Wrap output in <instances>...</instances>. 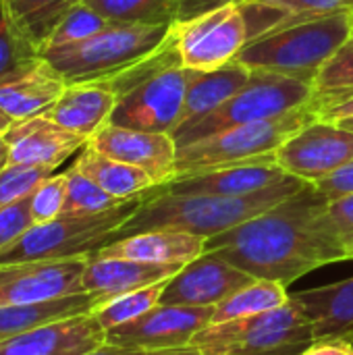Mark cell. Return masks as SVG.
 Instances as JSON below:
<instances>
[{"mask_svg": "<svg viewBox=\"0 0 353 355\" xmlns=\"http://www.w3.org/2000/svg\"><path fill=\"white\" fill-rule=\"evenodd\" d=\"M327 204L314 183H308L264 214L206 239V252L254 279L289 287L320 266L347 260L345 245L327 216Z\"/></svg>", "mask_w": 353, "mask_h": 355, "instance_id": "1", "label": "cell"}, {"mask_svg": "<svg viewBox=\"0 0 353 355\" xmlns=\"http://www.w3.org/2000/svg\"><path fill=\"white\" fill-rule=\"evenodd\" d=\"M306 185L308 181H302L293 175L250 196L169 193L162 185H156L133 212V216L123 225L117 239L158 229L185 231L210 239L264 214L266 210L302 191Z\"/></svg>", "mask_w": 353, "mask_h": 355, "instance_id": "2", "label": "cell"}, {"mask_svg": "<svg viewBox=\"0 0 353 355\" xmlns=\"http://www.w3.org/2000/svg\"><path fill=\"white\" fill-rule=\"evenodd\" d=\"M353 33V10L289 19L254 37L235 60L252 71L289 75L314 85L320 69Z\"/></svg>", "mask_w": 353, "mask_h": 355, "instance_id": "3", "label": "cell"}, {"mask_svg": "<svg viewBox=\"0 0 353 355\" xmlns=\"http://www.w3.org/2000/svg\"><path fill=\"white\" fill-rule=\"evenodd\" d=\"M314 94V85L308 81L281 73L252 71L250 81L235 96L210 114L177 127L173 131V139L179 150L231 127L270 121L306 106Z\"/></svg>", "mask_w": 353, "mask_h": 355, "instance_id": "4", "label": "cell"}, {"mask_svg": "<svg viewBox=\"0 0 353 355\" xmlns=\"http://www.w3.org/2000/svg\"><path fill=\"white\" fill-rule=\"evenodd\" d=\"M173 25L110 23L85 42L44 56L69 83L106 81L158 52L171 37Z\"/></svg>", "mask_w": 353, "mask_h": 355, "instance_id": "5", "label": "cell"}, {"mask_svg": "<svg viewBox=\"0 0 353 355\" xmlns=\"http://www.w3.org/2000/svg\"><path fill=\"white\" fill-rule=\"evenodd\" d=\"M312 343L310 320L293 297L275 310L208 324L191 341L202 355H302Z\"/></svg>", "mask_w": 353, "mask_h": 355, "instance_id": "6", "label": "cell"}, {"mask_svg": "<svg viewBox=\"0 0 353 355\" xmlns=\"http://www.w3.org/2000/svg\"><path fill=\"white\" fill-rule=\"evenodd\" d=\"M150 191L133 200H127L121 206L102 214H89V216L62 214L50 223L33 225L23 237H19L12 245L0 252V264L87 258L119 237L123 225L133 216V212L141 206V202L150 196Z\"/></svg>", "mask_w": 353, "mask_h": 355, "instance_id": "7", "label": "cell"}, {"mask_svg": "<svg viewBox=\"0 0 353 355\" xmlns=\"http://www.w3.org/2000/svg\"><path fill=\"white\" fill-rule=\"evenodd\" d=\"M314 119H318V112H316V104L312 98L306 106L293 112H287L283 116L231 127L212 137L179 148L177 166H175L177 177H187V175H196L204 171L225 168V166L273 156L277 148L291 133H295L298 129H302Z\"/></svg>", "mask_w": 353, "mask_h": 355, "instance_id": "8", "label": "cell"}, {"mask_svg": "<svg viewBox=\"0 0 353 355\" xmlns=\"http://www.w3.org/2000/svg\"><path fill=\"white\" fill-rule=\"evenodd\" d=\"M196 71L181 60L160 67L117 96L110 123L137 131L171 133L181 125L185 98Z\"/></svg>", "mask_w": 353, "mask_h": 355, "instance_id": "9", "label": "cell"}, {"mask_svg": "<svg viewBox=\"0 0 353 355\" xmlns=\"http://www.w3.org/2000/svg\"><path fill=\"white\" fill-rule=\"evenodd\" d=\"M173 31L183 67L193 71H214L233 62L250 42L241 2H229L200 17L177 21Z\"/></svg>", "mask_w": 353, "mask_h": 355, "instance_id": "10", "label": "cell"}, {"mask_svg": "<svg viewBox=\"0 0 353 355\" xmlns=\"http://www.w3.org/2000/svg\"><path fill=\"white\" fill-rule=\"evenodd\" d=\"M277 164L308 183H316L353 160V133L339 123L314 119L291 133L275 152Z\"/></svg>", "mask_w": 353, "mask_h": 355, "instance_id": "11", "label": "cell"}, {"mask_svg": "<svg viewBox=\"0 0 353 355\" xmlns=\"http://www.w3.org/2000/svg\"><path fill=\"white\" fill-rule=\"evenodd\" d=\"M87 258L0 264V308L52 302L83 293Z\"/></svg>", "mask_w": 353, "mask_h": 355, "instance_id": "12", "label": "cell"}, {"mask_svg": "<svg viewBox=\"0 0 353 355\" xmlns=\"http://www.w3.org/2000/svg\"><path fill=\"white\" fill-rule=\"evenodd\" d=\"M214 308H185L158 304L144 316L106 333V341L121 347L160 352L191 345L193 337L212 320Z\"/></svg>", "mask_w": 353, "mask_h": 355, "instance_id": "13", "label": "cell"}, {"mask_svg": "<svg viewBox=\"0 0 353 355\" xmlns=\"http://www.w3.org/2000/svg\"><path fill=\"white\" fill-rule=\"evenodd\" d=\"M256 281L246 270L233 266L216 254L204 252L185 264L169 283L160 297L162 306L214 308L241 287Z\"/></svg>", "mask_w": 353, "mask_h": 355, "instance_id": "14", "label": "cell"}, {"mask_svg": "<svg viewBox=\"0 0 353 355\" xmlns=\"http://www.w3.org/2000/svg\"><path fill=\"white\" fill-rule=\"evenodd\" d=\"M87 146L146 171L156 185H166L177 177V144L171 133L137 131L108 123L92 135Z\"/></svg>", "mask_w": 353, "mask_h": 355, "instance_id": "15", "label": "cell"}, {"mask_svg": "<svg viewBox=\"0 0 353 355\" xmlns=\"http://www.w3.org/2000/svg\"><path fill=\"white\" fill-rule=\"evenodd\" d=\"M8 146L10 164L58 168L87 146V139L62 129L46 114L17 121L2 135Z\"/></svg>", "mask_w": 353, "mask_h": 355, "instance_id": "16", "label": "cell"}, {"mask_svg": "<svg viewBox=\"0 0 353 355\" xmlns=\"http://www.w3.org/2000/svg\"><path fill=\"white\" fill-rule=\"evenodd\" d=\"M64 75L46 58L37 56L0 79V110L12 121L44 114L67 89Z\"/></svg>", "mask_w": 353, "mask_h": 355, "instance_id": "17", "label": "cell"}, {"mask_svg": "<svg viewBox=\"0 0 353 355\" xmlns=\"http://www.w3.org/2000/svg\"><path fill=\"white\" fill-rule=\"evenodd\" d=\"M106 343L94 314L56 320L0 343V355H83Z\"/></svg>", "mask_w": 353, "mask_h": 355, "instance_id": "18", "label": "cell"}, {"mask_svg": "<svg viewBox=\"0 0 353 355\" xmlns=\"http://www.w3.org/2000/svg\"><path fill=\"white\" fill-rule=\"evenodd\" d=\"M287 177H289V173H285L277 164V158L273 154V156L252 160V162H241V164H233V166H225V168L177 177L162 187L169 193L250 196V193L262 191L266 187H273Z\"/></svg>", "mask_w": 353, "mask_h": 355, "instance_id": "19", "label": "cell"}, {"mask_svg": "<svg viewBox=\"0 0 353 355\" xmlns=\"http://www.w3.org/2000/svg\"><path fill=\"white\" fill-rule=\"evenodd\" d=\"M181 268L183 266H162L92 254L83 270V293L94 295L98 300V306H102L119 295L166 281L175 277Z\"/></svg>", "mask_w": 353, "mask_h": 355, "instance_id": "20", "label": "cell"}, {"mask_svg": "<svg viewBox=\"0 0 353 355\" xmlns=\"http://www.w3.org/2000/svg\"><path fill=\"white\" fill-rule=\"evenodd\" d=\"M206 252V239L173 229L135 233L106 243L96 254L162 266H185Z\"/></svg>", "mask_w": 353, "mask_h": 355, "instance_id": "21", "label": "cell"}, {"mask_svg": "<svg viewBox=\"0 0 353 355\" xmlns=\"http://www.w3.org/2000/svg\"><path fill=\"white\" fill-rule=\"evenodd\" d=\"M117 106V94L104 81L69 83L62 96L44 112L62 129L92 139L104 125L110 123Z\"/></svg>", "mask_w": 353, "mask_h": 355, "instance_id": "22", "label": "cell"}, {"mask_svg": "<svg viewBox=\"0 0 353 355\" xmlns=\"http://www.w3.org/2000/svg\"><path fill=\"white\" fill-rule=\"evenodd\" d=\"M291 297L310 320L312 341L353 343V277Z\"/></svg>", "mask_w": 353, "mask_h": 355, "instance_id": "23", "label": "cell"}, {"mask_svg": "<svg viewBox=\"0 0 353 355\" xmlns=\"http://www.w3.org/2000/svg\"><path fill=\"white\" fill-rule=\"evenodd\" d=\"M96 308H98V300L89 293H75L52 302H40V304L4 306L0 308V343L56 320L92 314Z\"/></svg>", "mask_w": 353, "mask_h": 355, "instance_id": "24", "label": "cell"}, {"mask_svg": "<svg viewBox=\"0 0 353 355\" xmlns=\"http://www.w3.org/2000/svg\"><path fill=\"white\" fill-rule=\"evenodd\" d=\"M250 77L252 69H248L239 60H233L214 71H196L187 89L181 125L193 119H202L223 106L250 81Z\"/></svg>", "mask_w": 353, "mask_h": 355, "instance_id": "25", "label": "cell"}, {"mask_svg": "<svg viewBox=\"0 0 353 355\" xmlns=\"http://www.w3.org/2000/svg\"><path fill=\"white\" fill-rule=\"evenodd\" d=\"M73 166L117 200H133L150 191L152 187H156L154 179L146 171L131 166L127 162L114 160L94 150L92 146H85L79 152Z\"/></svg>", "mask_w": 353, "mask_h": 355, "instance_id": "26", "label": "cell"}, {"mask_svg": "<svg viewBox=\"0 0 353 355\" xmlns=\"http://www.w3.org/2000/svg\"><path fill=\"white\" fill-rule=\"evenodd\" d=\"M291 300L287 293V287L277 283V281H264L256 279L250 285L241 287L227 300H223L218 306H214V314L210 324L227 322V320H237L246 318L252 314H260L266 310H275L285 306Z\"/></svg>", "mask_w": 353, "mask_h": 355, "instance_id": "27", "label": "cell"}, {"mask_svg": "<svg viewBox=\"0 0 353 355\" xmlns=\"http://www.w3.org/2000/svg\"><path fill=\"white\" fill-rule=\"evenodd\" d=\"M21 33L42 54L44 44L62 17L81 0H4Z\"/></svg>", "mask_w": 353, "mask_h": 355, "instance_id": "28", "label": "cell"}, {"mask_svg": "<svg viewBox=\"0 0 353 355\" xmlns=\"http://www.w3.org/2000/svg\"><path fill=\"white\" fill-rule=\"evenodd\" d=\"M112 23L173 25L179 19L181 0H83Z\"/></svg>", "mask_w": 353, "mask_h": 355, "instance_id": "29", "label": "cell"}, {"mask_svg": "<svg viewBox=\"0 0 353 355\" xmlns=\"http://www.w3.org/2000/svg\"><path fill=\"white\" fill-rule=\"evenodd\" d=\"M171 279L154 283V285L137 289V291H131V293H125V295H119V297L98 306L92 314L104 327L106 333L117 327H123L127 322H133L135 318L144 316L146 312H150L152 308H156L160 304V297Z\"/></svg>", "mask_w": 353, "mask_h": 355, "instance_id": "30", "label": "cell"}, {"mask_svg": "<svg viewBox=\"0 0 353 355\" xmlns=\"http://www.w3.org/2000/svg\"><path fill=\"white\" fill-rule=\"evenodd\" d=\"M316 110L335 104L353 94V33L337 50V54L320 69L314 81Z\"/></svg>", "mask_w": 353, "mask_h": 355, "instance_id": "31", "label": "cell"}, {"mask_svg": "<svg viewBox=\"0 0 353 355\" xmlns=\"http://www.w3.org/2000/svg\"><path fill=\"white\" fill-rule=\"evenodd\" d=\"M110 23L112 21H108L106 17H102L98 10H94L92 6H87L81 0L56 25V29L52 31V35L48 37V42L42 48V56L62 50V48H69V46H75V44H81L87 37L102 31L104 27H108Z\"/></svg>", "mask_w": 353, "mask_h": 355, "instance_id": "32", "label": "cell"}, {"mask_svg": "<svg viewBox=\"0 0 353 355\" xmlns=\"http://www.w3.org/2000/svg\"><path fill=\"white\" fill-rule=\"evenodd\" d=\"M64 175H67V202H64L62 214L67 216L102 214L127 202V200H117L110 193H106L100 185H96L89 177H85L75 166L67 168Z\"/></svg>", "mask_w": 353, "mask_h": 355, "instance_id": "33", "label": "cell"}, {"mask_svg": "<svg viewBox=\"0 0 353 355\" xmlns=\"http://www.w3.org/2000/svg\"><path fill=\"white\" fill-rule=\"evenodd\" d=\"M37 56L42 54L21 33V29L8 12L6 2L0 0V79Z\"/></svg>", "mask_w": 353, "mask_h": 355, "instance_id": "34", "label": "cell"}, {"mask_svg": "<svg viewBox=\"0 0 353 355\" xmlns=\"http://www.w3.org/2000/svg\"><path fill=\"white\" fill-rule=\"evenodd\" d=\"M54 168L48 166H21V164H8L0 173V210L17 204L33 193V189L54 175Z\"/></svg>", "mask_w": 353, "mask_h": 355, "instance_id": "35", "label": "cell"}, {"mask_svg": "<svg viewBox=\"0 0 353 355\" xmlns=\"http://www.w3.org/2000/svg\"><path fill=\"white\" fill-rule=\"evenodd\" d=\"M64 202H67V175L54 173L48 179H44L29 196L33 223L42 225V223H50L62 216Z\"/></svg>", "mask_w": 353, "mask_h": 355, "instance_id": "36", "label": "cell"}, {"mask_svg": "<svg viewBox=\"0 0 353 355\" xmlns=\"http://www.w3.org/2000/svg\"><path fill=\"white\" fill-rule=\"evenodd\" d=\"M33 216L29 208V198L10 204L0 210V252L12 245L19 237H23L33 227Z\"/></svg>", "mask_w": 353, "mask_h": 355, "instance_id": "37", "label": "cell"}, {"mask_svg": "<svg viewBox=\"0 0 353 355\" xmlns=\"http://www.w3.org/2000/svg\"><path fill=\"white\" fill-rule=\"evenodd\" d=\"M275 8H281L289 19H308L318 15H329L337 10H353V0H252Z\"/></svg>", "mask_w": 353, "mask_h": 355, "instance_id": "38", "label": "cell"}, {"mask_svg": "<svg viewBox=\"0 0 353 355\" xmlns=\"http://www.w3.org/2000/svg\"><path fill=\"white\" fill-rule=\"evenodd\" d=\"M327 216L345 245V252L350 254L353 250V196H345L339 200H333L327 204Z\"/></svg>", "mask_w": 353, "mask_h": 355, "instance_id": "39", "label": "cell"}, {"mask_svg": "<svg viewBox=\"0 0 353 355\" xmlns=\"http://www.w3.org/2000/svg\"><path fill=\"white\" fill-rule=\"evenodd\" d=\"M314 187L329 200H339L345 196H353V160L343 164L341 168H337L335 173L327 175L325 179L316 181Z\"/></svg>", "mask_w": 353, "mask_h": 355, "instance_id": "40", "label": "cell"}, {"mask_svg": "<svg viewBox=\"0 0 353 355\" xmlns=\"http://www.w3.org/2000/svg\"><path fill=\"white\" fill-rule=\"evenodd\" d=\"M229 2H239V0H181V8H179V19L177 21H187L193 17H200L208 10H214L223 4Z\"/></svg>", "mask_w": 353, "mask_h": 355, "instance_id": "41", "label": "cell"}, {"mask_svg": "<svg viewBox=\"0 0 353 355\" xmlns=\"http://www.w3.org/2000/svg\"><path fill=\"white\" fill-rule=\"evenodd\" d=\"M302 355H353V343L347 341H314Z\"/></svg>", "mask_w": 353, "mask_h": 355, "instance_id": "42", "label": "cell"}, {"mask_svg": "<svg viewBox=\"0 0 353 355\" xmlns=\"http://www.w3.org/2000/svg\"><path fill=\"white\" fill-rule=\"evenodd\" d=\"M148 352H141V349H131V347H121V345H112V343H104L92 352L83 355H146Z\"/></svg>", "mask_w": 353, "mask_h": 355, "instance_id": "43", "label": "cell"}, {"mask_svg": "<svg viewBox=\"0 0 353 355\" xmlns=\"http://www.w3.org/2000/svg\"><path fill=\"white\" fill-rule=\"evenodd\" d=\"M146 355H202L193 345L179 347V349H160V352H148Z\"/></svg>", "mask_w": 353, "mask_h": 355, "instance_id": "44", "label": "cell"}, {"mask_svg": "<svg viewBox=\"0 0 353 355\" xmlns=\"http://www.w3.org/2000/svg\"><path fill=\"white\" fill-rule=\"evenodd\" d=\"M10 164V158H8V146L4 141V137H0V173Z\"/></svg>", "mask_w": 353, "mask_h": 355, "instance_id": "45", "label": "cell"}, {"mask_svg": "<svg viewBox=\"0 0 353 355\" xmlns=\"http://www.w3.org/2000/svg\"><path fill=\"white\" fill-rule=\"evenodd\" d=\"M10 125H12V121H10V119L0 110V137L8 131V127H10Z\"/></svg>", "mask_w": 353, "mask_h": 355, "instance_id": "46", "label": "cell"}, {"mask_svg": "<svg viewBox=\"0 0 353 355\" xmlns=\"http://www.w3.org/2000/svg\"><path fill=\"white\" fill-rule=\"evenodd\" d=\"M343 129H347V131H352L353 133V116H347V119H341V121H337Z\"/></svg>", "mask_w": 353, "mask_h": 355, "instance_id": "47", "label": "cell"}, {"mask_svg": "<svg viewBox=\"0 0 353 355\" xmlns=\"http://www.w3.org/2000/svg\"><path fill=\"white\" fill-rule=\"evenodd\" d=\"M347 260H353V250L350 252V254H347Z\"/></svg>", "mask_w": 353, "mask_h": 355, "instance_id": "48", "label": "cell"}, {"mask_svg": "<svg viewBox=\"0 0 353 355\" xmlns=\"http://www.w3.org/2000/svg\"><path fill=\"white\" fill-rule=\"evenodd\" d=\"M239 2H252V0H239Z\"/></svg>", "mask_w": 353, "mask_h": 355, "instance_id": "49", "label": "cell"}, {"mask_svg": "<svg viewBox=\"0 0 353 355\" xmlns=\"http://www.w3.org/2000/svg\"><path fill=\"white\" fill-rule=\"evenodd\" d=\"M352 96H353V94H352ZM347 98H350V96H347ZM343 100H345V98H343Z\"/></svg>", "mask_w": 353, "mask_h": 355, "instance_id": "50", "label": "cell"}]
</instances>
